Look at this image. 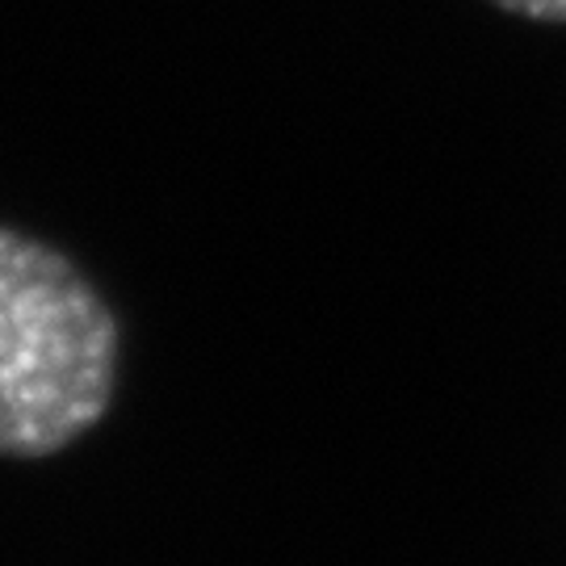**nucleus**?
Masks as SVG:
<instances>
[{
  "mask_svg": "<svg viewBox=\"0 0 566 566\" xmlns=\"http://www.w3.org/2000/svg\"><path fill=\"white\" fill-rule=\"evenodd\" d=\"M118 319L60 248L0 227V458H51L102 424Z\"/></svg>",
  "mask_w": 566,
  "mask_h": 566,
  "instance_id": "1",
  "label": "nucleus"
},
{
  "mask_svg": "<svg viewBox=\"0 0 566 566\" xmlns=\"http://www.w3.org/2000/svg\"><path fill=\"white\" fill-rule=\"evenodd\" d=\"M495 9H504L512 18L549 21V25H566V0H486Z\"/></svg>",
  "mask_w": 566,
  "mask_h": 566,
  "instance_id": "2",
  "label": "nucleus"
}]
</instances>
